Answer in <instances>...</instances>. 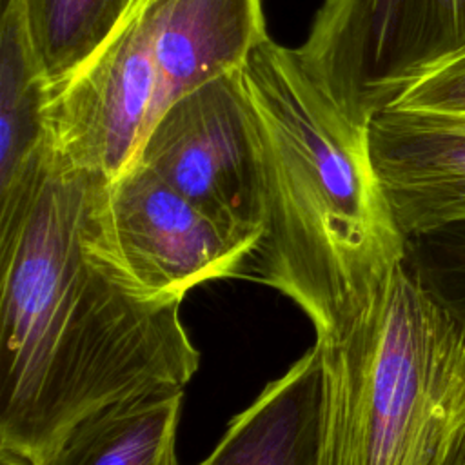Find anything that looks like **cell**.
<instances>
[{
  "instance_id": "6da1fadb",
  "label": "cell",
  "mask_w": 465,
  "mask_h": 465,
  "mask_svg": "<svg viewBox=\"0 0 465 465\" xmlns=\"http://www.w3.org/2000/svg\"><path fill=\"white\" fill-rule=\"evenodd\" d=\"M109 185L53 147L0 194V441L35 454L102 409L183 392L200 363L182 302L116 260Z\"/></svg>"
},
{
  "instance_id": "7a4b0ae2",
  "label": "cell",
  "mask_w": 465,
  "mask_h": 465,
  "mask_svg": "<svg viewBox=\"0 0 465 465\" xmlns=\"http://www.w3.org/2000/svg\"><path fill=\"white\" fill-rule=\"evenodd\" d=\"M240 71L265 180L263 234L243 276L291 298L316 340L332 338L407 258L409 240L374 173L367 131L314 85L296 49L267 36Z\"/></svg>"
},
{
  "instance_id": "3957f363",
  "label": "cell",
  "mask_w": 465,
  "mask_h": 465,
  "mask_svg": "<svg viewBox=\"0 0 465 465\" xmlns=\"http://www.w3.org/2000/svg\"><path fill=\"white\" fill-rule=\"evenodd\" d=\"M316 343L320 465H465V316L409 252Z\"/></svg>"
},
{
  "instance_id": "277c9868",
  "label": "cell",
  "mask_w": 465,
  "mask_h": 465,
  "mask_svg": "<svg viewBox=\"0 0 465 465\" xmlns=\"http://www.w3.org/2000/svg\"><path fill=\"white\" fill-rule=\"evenodd\" d=\"M298 58L354 125L465 53V0H323Z\"/></svg>"
},
{
  "instance_id": "5b68a950",
  "label": "cell",
  "mask_w": 465,
  "mask_h": 465,
  "mask_svg": "<svg viewBox=\"0 0 465 465\" xmlns=\"http://www.w3.org/2000/svg\"><path fill=\"white\" fill-rule=\"evenodd\" d=\"M240 69L171 104L134 162L227 231L258 245L265 220L262 138Z\"/></svg>"
},
{
  "instance_id": "8992f818",
  "label": "cell",
  "mask_w": 465,
  "mask_h": 465,
  "mask_svg": "<svg viewBox=\"0 0 465 465\" xmlns=\"http://www.w3.org/2000/svg\"><path fill=\"white\" fill-rule=\"evenodd\" d=\"M105 232L127 274L147 294L174 302L209 280L242 276L256 249L140 162L109 185Z\"/></svg>"
},
{
  "instance_id": "52a82bcc",
  "label": "cell",
  "mask_w": 465,
  "mask_h": 465,
  "mask_svg": "<svg viewBox=\"0 0 465 465\" xmlns=\"http://www.w3.org/2000/svg\"><path fill=\"white\" fill-rule=\"evenodd\" d=\"M156 96L151 22L140 0L84 67L51 87L53 147L69 163L113 182L134 163L154 125Z\"/></svg>"
},
{
  "instance_id": "ba28073f",
  "label": "cell",
  "mask_w": 465,
  "mask_h": 465,
  "mask_svg": "<svg viewBox=\"0 0 465 465\" xmlns=\"http://www.w3.org/2000/svg\"><path fill=\"white\" fill-rule=\"evenodd\" d=\"M365 131L374 173L407 240L465 222V122L389 105Z\"/></svg>"
},
{
  "instance_id": "9c48e42d",
  "label": "cell",
  "mask_w": 465,
  "mask_h": 465,
  "mask_svg": "<svg viewBox=\"0 0 465 465\" xmlns=\"http://www.w3.org/2000/svg\"><path fill=\"white\" fill-rule=\"evenodd\" d=\"M158 78L156 120L183 94L243 65L267 38L262 0H145Z\"/></svg>"
},
{
  "instance_id": "30bf717a",
  "label": "cell",
  "mask_w": 465,
  "mask_h": 465,
  "mask_svg": "<svg viewBox=\"0 0 465 465\" xmlns=\"http://www.w3.org/2000/svg\"><path fill=\"white\" fill-rule=\"evenodd\" d=\"M323 363L314 343L227 425L198 465H320Z\"/></svg>"
},
{
  "instance_id": "8fae6325",
  "label": "cell",
  "mask_w": 465,
  "mask_h": 465,
  "mask_svg": "<svg viewBox=\"0 0 465 465\" xmlns=\"http://www.w3.org/2000/svg\"><path fill=\"white\" fill-rule=\"evenodd\" d=\"M51 85L33 51L22 0H2L0 18V194L53 149Z\"/></svg>"
},
{
  "instance_id": "7c38bea8",
  "label": "cell",
  "mask_w": 465,
  "mask_h": 465,
  "mask_svg": "<svg viewBox=\"0 0 465 465\" xmlns=\"http://www.w3.org/2000/svg\"><path fill=\"white\" fill-rule=\"evenodd\" d=\"M183 392L102 409L36 454L38 465H160L176 449Z\"/></svg>"
},
{
  "instance_id": "4fadbf2b",
  "label": "cell",
  "mask_w": 465,
  "mask_h": 465,
  "mask_svg": "<svg viewBox=\"0 0 465 465\" xmlns=\"http://www.w3.org/2000/svg\"><path fill=\"white\" fill-rule=\"evenodd\" d=\"M140 0H22L27 35L51 87L84 67Z\"/></svg>"
},
{
  "instance_id": "5bb4252c",
  "label": "cell",
  "mask_w": 465,
  "mask_h": 465,
  "mask_svg": "<svg viewBox=\"0 0 465 465\" xmlns=\"http://www.w3.org/2000/svg\"><path fill=\"white\" fill-rule=\"evenodd\" d=\"M423 245L416 262L430 285L465 316V222L411 238Z\"/></svg>"
},
{
  "instance_id": "9a60e30c",
  "label": "cell",
  "mask_w": 465,
  "mask_h": 465,
  "mask_svg": "<svg viewBox=\"0 0 465 465\" xmlns=\"http://www.w3.org/2000/svg\"><path fill=\"white\" fill-rule=\"evenodd\" d=\"M391 105L465 122V53L427 71Z\"/></svg>"
},
{
  "instance_id": "2e32d148",
  "label": "cell",
  "mask_w": 465,
  "mask_h": 465,
  "mask_svg": "<svg viewBox=\"0 0 465 465\" xmlns=\"http://www.w3.org/2000/svg\"><path fill=\"white\" fill-rule=\"evenodd\" d=\"M160 465H178V461H176V449L169 450L167 456L163 458V461H162Z\"/></svg>"
}]
</instances>
